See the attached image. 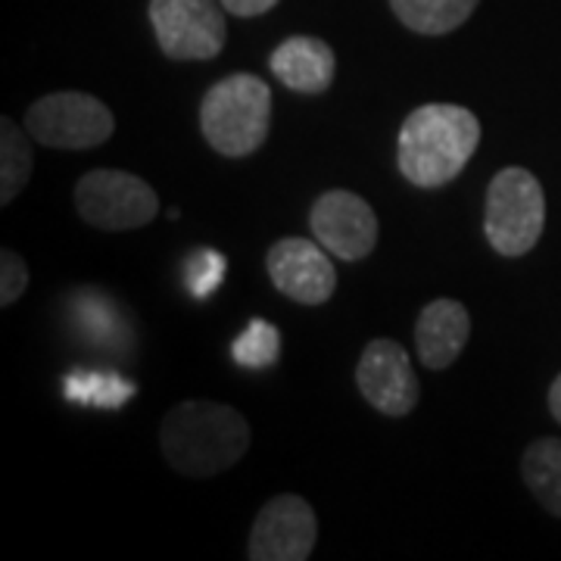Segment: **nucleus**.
<instances>
[{
	"label": "nucleus",
	"instance_id": "nucleus-21",
	"mask_svg": "<svg viewBox=\"0 0 561 561\" xmlns=\"http://www.w3.org/2000/svg\"><path fill=\"white\" fill-rule=\"evenodd\" d=\"M278 0H221V7L231 13V16H241V20H253V16H262L275 7Z\"/></svg>",
	"mask_w": 561,
	"mask_h": 561
},
{
	"label": "nucleus",
	"instance_id": "nucleus-13",
	"mask_svg": "<svg viewBox=\"0 0 561 561\" xmlns=\"http://www.w3.org/2000/svg\"><path fill=\"white\" fill-rule=\"evenodd\" d=\"M268 66L272 76L297 94H324L337 76V57L331 44L312 35H294L280 41Z\"/></svg>",
	"mask_w": 561,
	"mask_h": 561
},
{
	"label": "nucleus",
	"instance_id": "nucleus-22",
	"mask_svg": "<svg viewBox=\"0 0 561 561\" xmlns=\"http://www.w3.org/2000/svg\"><path fill=\"white\" fill-rule=\"evenodd\" d=\"M549 409H552V415H556V421L561 424V375L552 381V387H549Z\"/></svg>",
	"mask_w": 561,
	"mask_h": 561
},
{
	"label": "nucleus",
	"instance_id": "nucleus-5",
	"mask_svg": "<svg viewBox=\"0 0 561 561\" xmlns=\"http://www.w3.org/2000/svg\"><path fill=\"white\" fill-rule=\"evenodd\" d=\"M76 209L98 231H135L160 216V197L131 172L94 169L76 184Z\"/></svg>",
	"mask_w": 561,
	"mask_h": 561
},
{
	"label": "nucleus",
	"instance_id": "nucleus-3",
	"mask_svg": "<svg viewBox=\"0 0 561 561\" xmlns=\"http://www.w3.org/2000/svg\"><path fill=\"white\" fill-rule=\"evenodd\" d=\"M272 125V88L250 72L216 81L201 103V131L206 144L231 160L256 153Z\"/></svg>",
	"mask_w": 561,
	"mask_h": 561
},
{
	"label": "nucleus",
	"instance_id": "nucleus-10",
	"mask_svg": "<svg viewBox=\"0 0 561 561\" xmlns=\"http://www.w3.org/2000/svg\"><path fill=\"white\" fill-rule=\"evenodd\" d=\"M356 387L362 397L390 419H402L419 405L421 387L412 359L397 341L378 337L362 350L356 365Z\"/></svg>",
	"mask_w": 561,
	"mask_h": 561
},
{
	"label": "nucleus",
	"instance_id": "nucleus-6",
	"mask_svg": "<svg viewBox=\"0 0 561 561\" xmlns=\"http://www.w3.org/2000/svg\"><path fill=\"white\" fill-rule=\"evenodd\" d=\"M25 131L32 135V140H38L41 147L88 150L113 138L116 119H113V110L98 98L81 94V91H60L28 106Z\"/></svg>",
	"mask_w": 561,
	"mask_h": 561
},
{
	"label": "nucleus",
	"instance_id": "nucleus-14",
	"mask_svg": "<svg viewBox=\"0 0 561 561\" xmlns=\"http://www.w3.org/2000/svg\"><path fill=\"white\" fill-rule=\"evenodd\" d=\"M522 474L542 508L561 518V440L542 437L530 443L522 459Z\"/></svg>",
	"mask_w": 561,
	"mask_h": 561
},
{
	"label": "nucleus",
	"instance_id": "nucleus-16",
	"mask_svg": "<svg viewBox=\"0 0 561 561\" xmlns=\"http://www.w3.org/2000/svg\"><path fill=\"white\" fill-rule=\"evenodd\" d=\"M13 119H0V203H13L35 172V150Z\"/></svg>",
	"mask_w": 561,
	"mask_h": 561
},
{
	"label": "nucleus",
	"instance_id": "nucleus-17",
	"mask_svg": "<svg viewBox=\"0 0 561 561\" xmlns=\"http://www.w3.org/2000/svg\"><path fill=\"white\" fill-rule=\"evenodd\" d=\"M66 400L98 409H122L125 402L138 393V387L125 381L122 375H98V371H76L66 378L62 387Z\"/></svg>",
	"mask_w": 561,
	"mask_h": 561
},
{
	"label": "nucleus",
	"instance_id": "nucleus-18",
	"mask_svg": "<svg viewBox=\"0 0 561 561\" xmlns=\"http://www.w3.org/2000/svg\"><path fill=\"white\" fill-rule=\"evenodd\" d=\"M234 362H241L243 368H268L280 356V334L272 321H250L247 331L231 346Z\"/></svg>",
	"mask_w": 561,
	"mask_h": 561
},
{
	"label": "nucleus",
	"instance_id": "nucleus-12",
	"mask_svg": "<svg viewBox=\"0 0 561 561\" xmlns=\"http://www.w3.org/2000/svg\"><path fill=\"white\" fill-rule=\"evenodd\" d=\"M468 337H471V316L459 300L449 297L427 302L415 321L419 359L434 371H443L459 359Z\"/></svg>",
	"mask_w": 561,
	"mask_h": 561
},
{
	"label": "nucleus",
	"instance_id": "nucleus-20",
	"mask_svg": "<svg viewBox=\"0 0 561 561\" xmlns=\"http://www.w3.org/2000/svg\"><path fill=\"white\" fill-rule=\"evenodd\" d=\"M28 287V265L20 253L3 250L0 253V306H13Z\"/></svg>",
	"mask_w": 561,
	"mask_h": 561
},
{
	"label": "nucleus",
	"instance_id": "nucleus-4",
	"mask_svg": "<svg viewBox=\"0 0 561 561\" xmlns=\"http://www.w3.org/2000/svg\"><path fill=\"white\" fill-rule=\"evenodd\" d=\"M542 225H546V194L537 175L522 165L496 172L486 187V213H483V234L490 247L505 260H518L540 243Z\"/></svg>",
	"mask_w": 561,
	"mask_h": 561
},
{
	"label": "nucleus",
	"instance_id": "nucleus-9",
	"mask_svg": "<svg viewBox=\"0 0 561 561\" xmlns=\"http://www.w3.org/2000/svg\"><path fill=\"white\" fill-rule=\"evenodd\" d=\"M316 540L319 522L312 505L302 496L280 493L265 502L256 515L247 556L253 561H306L316 549Z\"/></svg>",
	"mask_w": 561,
	"mask_h": 561
},
{
	"label": "nucleus",
	"instance_id": "nucleus-2",
	"mask_svg": "<svg viewBox=\"0 0 561 561\" xmlns=\"http://www.w3.org/2000/svg\"><path fill=\"white\" fill-rule=\"evenodd\" d=\"M160 446L175 471L187 478H213L247 456L250 424L225 402L187 400L162 419Z\"/></svg>",
	"mask_w": 561,
	"mask_h": 561
},
{
	"label": "nucleus",
	"instance_id": "nucleus-1",
	"mask_svg": "<svg viewBox=\"0 0 561 561\" xmlns=\"http://www.w3.org/2000/svg\"><path fill=\"white\" fill-rule=\"evenodd\" d=\"M481 144V122L459 103H424L412 110L400 128L397 165L402 179L415 187L434 191L471 162Z\"/></svg>",
	"mask_w": 561,
	"mask_h": 561
},
{
	"label": "nucleus",
	"instance_id": "nucleus-8",
	"mask_svg": "<svg viewBox=\"0 0 561 561\" xmlns=\"http://www.w3.org/2000/svg\"><path fill=\"white\" fill-rule=\"evenodd\" d=\"M312 238L343 262H359L378 247V216L353 191H324L309 209Z\"/></svg>",
	"mask_w": 561,
	"mask_h": 561
},
{
	"label": "nucleus",
	"instance_id": "nucleus-7",
	"mask_svg": "<svg viewBox=\"0 0 561 561\" xmlns=\"http://www.w3.org/2000/svg\"><path fill=\"white\" fill-rule=\"evenodd\" d=\"M221 0H150V25L169 60H213L228 41Z\"/></svg>",
	"mask_w": 561,
	"mask_h": 561
},
{
	"label": "nucleus",
	"instance_id": "nucleus-11",
	"mask_svg": "<svg viewBox=\"0 0 561 561\" xmlns=\"http://www.w3.org/2000/svg\"><path fill=\"white\" fill-rule=\"evenodd\" d=\"M265 265H268V278L280 294L287 300L302 302V306H321L337 290L334 262L319 241L284 238V241L272 243Z\"/></svg>",
	"mask_w": 561,
	"mask_h": 561
},
{
	"label": "nucleus",
	"instance_id": "nucleus-15",
	"mask_svg": "<svg viewBox=\"0 0 561 561\" xmlns=\"http://www.w3.org/2000/svg\"><path fill=\"white\" fill-rule=\"evenodd\" d=\"M481 0H390L397 20L419 35H449L478 10Z\"/></svg>",
	"mask_w": 561,
	"mask_h": 561
},
{
	"label": "nucleus",
	"instance_id": "nucleus-19",
	"mask_svg": "<svg viewBox=\"0 0 561 561\" xmlns=\"http://www.w3.org/2000/svg\"><path fill=\"white\" fill-rule=\"evenodd\" d=\"M187 290L197 297V300H206L216 287L225 278V256L216 253V250H201L187 260Z\"/></svg>",
	"mask_w": 561,
	"mask_h": 561
}]
</instances>
